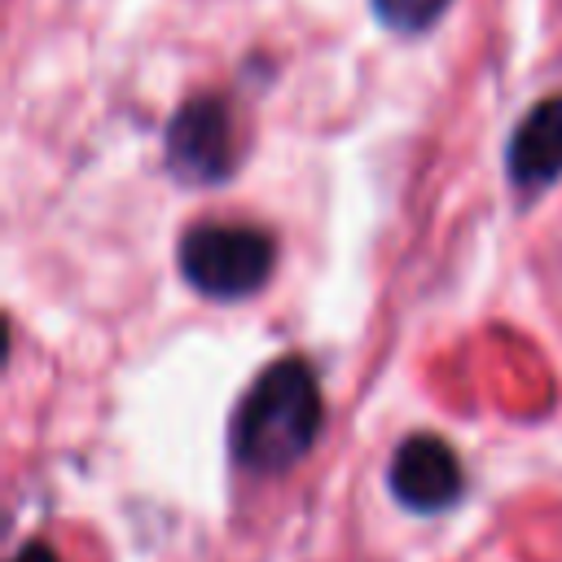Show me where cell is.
Segmentation results:
<instances>
[{"instance_id": "cell-2", "label": "cell", "mask_w": 562, "mask_h": 562, "mask_svg": "<svg viewBox=\"0 0 562 562\" xmlns=\"http://www.w3.org/2000/svg\"><path fill=\"white\" fill-rule=\"evenodd\" d=\"M176 263H180V277L189 281V290H198L202 299L237 303V299L259 294L263 281L272 277L277 241L255 224L202 220V224L184 228V237L176 246Z\"/></svg>"}, {"instance_id": "cell-5", "label": "cell", "mask_w": 562, "mask_h": 562, "mask_svg": "<svg viewBox=\"0 0 562 562\" xmlns=\"http://www.w3.org/2000/svg\"><path fill=\"white\" fill-rule=\"evenodd\" d=\"M505 167L518 189H549L562 176V97H544L522 114L509 136Z\"/></svg>"}, {"instance_id": "cell-6", "label": "cell", "mask_w": 562, "mask_h": 562, "mask_svg": "<svg viewBox=\"0 0 562 562\" xmlns=\"http://www.w3.org/2000/svg\"><path fill=\"white\" fill-rule=\"evenodd\" d=\"M373 9L395 31H422L448 9V0H373Z\"/></svg>"}, {"instance_id": "cell-4", "label": "cell", "mask_w": 562, "mask_h": 562, "mask_svg": "<svg viewBox=\"0 0 562 562\" xmlns=\"http://www.w3.org/2000/svg\"><path fill=\"white\" fill-rule=\"evenodd\" d=\"M167 167L189 184H220L233 171V119L224 101L193 97L167 123Z\"/></svg>"}, {"instance_id": "cell-3", "label": "cell", "mask_w": 562, "mask_h": 562, "mask_svg": "<svg viewBox=\"0 0 562 562\" xmlns=\"http://www.w3.org/2000/svg\"><path fill=\"white\" fill-rule=\"evenodd\" d=\"M386 492L408 514H443L465 496V470L448 439L417 430L408 435L386 465Z\"/></svg>"}, {"instance_id": "cell-7", "label": "cell", "mask_w": 562, "mask_h": 562, "mask_svg": "<svg viewBox=\"0 0 562 562\" xmlns=\"http://www.w3.org/2000/svg\"><path fill=\"white\" fill-rule=\"evenodd\" d=\"M9 562H61V558L53 553V544H44V540H26Z\"/></svg>"}, {"instance_id": "cell-1", "label": "cell", "mask_w": 562, "mask_h": 562, "mask_svg": "<svg viewBox=\"0 0 562 562\" xmlns=\"http://www.w3.org/2000/svg\"><path fill=\"white\" fill-rule=\"evenodd\" d=\"M325 400L303 356L272 360L228 417V457L246 474H285L321 439Z\"/></svg>"}]
</instances>
